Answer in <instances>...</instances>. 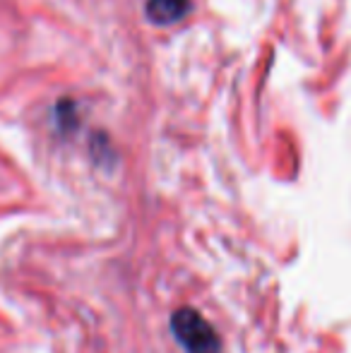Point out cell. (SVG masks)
I'll return each mask as SVG.
<instances>
[{
  "mask_svg": "<svg viewBox=\"0 0 351 353\" xmlns=\"http://www.w3.org/2000/svg\"><path fill=\"white\" fill-rule=\"evenodd\" d=\"M190 0H147V17L154 24H174L185 17Z\"/></svg>",
  "mask_w": 351,
  "mask_h": 353,
  "instance_id": "7a4b0ae2",
  "label": "cell"
},
{
  "mask_svg": "<svg viewBox=\"0 0 351 353\" xmlns=\"http://www.w3.org/2000/svg\"><path fill=\"white\" fill-rule=\"evenodd\" d=\"M171 332L185 353H221L214 327L192 307H181L171 315Z\"/></svg>",
  "mask_w": 351,
  "mask_h": 353,
  "instance_id": "6da1fadb",
  "label": "cell"
}]
</instances>
